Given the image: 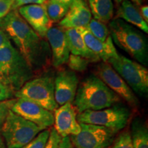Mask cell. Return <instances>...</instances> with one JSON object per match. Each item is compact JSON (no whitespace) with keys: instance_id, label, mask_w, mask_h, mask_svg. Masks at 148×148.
Wrapping results in <instances>:
<instances>
[{"instance_id":"1","label":"cell","mask_w":148,"mask_h":148,"mask_svg":"<svg viewBox=\"0 0 148 148\" xmlns=\"http://www.w3.org/2000/svg\"><path fill=\"white\" fill-rule=\"evenodd\" d=\"M0 28L14 42L16 49L33 71L45 69L51 64L48 42L33 30L17 10H11L0 19Z\"/></svg>"},{"instance_id":"2","label":"cell","mask_w":148,"mask_h":148,"mask_svg":"<svg viewBox=\"0 0 148 148\" xmlns=\"http://www.w3.org/2000/svg\"><path fill=\"white\" fill-rule=\"evenodd\" d=\"M121 98L97 75L84 79L77 87L73 106L77 113L86 110H99L119 103Z\"/></svg>"},{"instance_id":"3","label":"cell","mask_w":148,"mask_h":148,"mask_svg":"<svg viewBox=\"0 0 148 148\" xmlns=\"http://www.w3.org/2000/svg\"><path fill=\"white\" fill-rule=\"evenodd\" d=\"M110 36L114 43L128 53L138 63L147 65V41L136 27L120 18H113L109 23Z\"/></svg>"},{"instance_id":"4","label":"cell","mask_w":148,"mask_h":148,"mask_svg":"<svg viewBox=\"0 0 148 148\" xmlns=\"http://www.w3.org/2000/svg\"><path fill=\"white\" fill-rule=\"evenodd\" d=\"M33 71L10 41L0 49V78L14 91L32 79Z\"/></svg>"},{"instance_id":"5","label":"cell","mask_w":148,"mask_h":148,"mask_svg":"<svg viewBox=\"0 0 148 148\" xmlns=\"http://www.w3.org/2000/svg\"><path fill=\"white\" fill-rule=\"evenodd\" d=\"M1 130L7 148H22L43 130L10 110Z\"/></svg>"},{"instance_id":"6","label":"cell","mask_w":148,"mask_h":148,"mask_svg":"<svg viewBox=\"0 0 148 148\" xmlns=\"http://www.w3.org/2000/svg\"><path fill=\"white\" fill-rule=\"evenodd\" d=\"M14 95L16 98L32 101L51 112L58 108L54 97V77L51 75L27 81L14 92Z\"/></svg>"},{"instance_id":"7","label":"cell","mask_w":148,"mask_h":148,"mask_svg":"<svg viewBox=\"0 0 148 148\" xmlns=\"http://www.w3.org/2000/svg\"><path fill=\"white\" fill-rule=\"evenodd\" d=\"M131 116L130 110L121 104L99 110H86L77 115L79 123L103 126L117 133L125 128Z\"/></svg>"},{"instance_id":"8","label":"cell","mask_w":148,"mask_h":148,"mask_svg":"<svg viewBox=\"0 0 148 148\" xmlns=\"http://www.w3.org/2000/svg\"><path fill=\"white\" fill-rule=\"evenodd\" d=\"M132 91L140 95L148 92V71L143 64L119 55L108 62Z\"/></svg>"},{"instance_id":"9","label":"cell","mask_w":148,"mask_h":148,"mask_svg":"<svg viewBox=\"0 0 148 148\" xmlns=\"http://www.w3.org/2000/svg\"><path fill=\"white\" fill-rule=\"evenodd\" d=\"M78 134L69 136L75 148H109L113 143L116 132L100 125L79 123Z\"/></svg>"},{"instance_id":"10","label":"cell","mask_w":148,"mask_h":148,"mask_svg":"<svg viewBox=\"0 0 148 148\" xmlns=\"http://www.w3.org/2000/svg\"><path fill=\"white\" fill-rule=\"evenodd\" d=\"M10 110L37 126L46 130L54 123L52 112L26 99L16 98L8 100Z\"/></svg>"},{"instance_id":"11","label":"cell","mask_w":148,"mask_h":148,"mask_svg":"<svg viewBox=\"0 0 148 148\" xmlns=\"http://www.w3.org/2000/svg\"><path fill=\"white\" fill-rule=\"evenodd\" d=\"M97 76L106 84L108 88L131 106L137 107L138 100L132 90L129 87L123 78L108 62H101L96 67Z\"/></svg>"},{"instance_id":"12","label":"cell","mask_w":148,"mask_h":148,"mask_svg":"<svg viewBox=\"0 0 148 148\" xmlns=\"http://www.w3.org/2000/svg\"><path fill=\"white\" fill-rule=\"evenodd\" d=\"M79 79L71 70H62L54 77V97L57 104L73 103L78 87Z\"/></svg>"},{"instance_id":"13","label":"cell","mask_w":148,"mask_h":148,"mask_svg":"<svg viewBox=\"0 0 148 148\" xmlns=\"http://www.w3.org/2000/svg\"><path fill=\"white\" fill-rule=\"evenodd\" d=\"M45 38L51 50V64L58 68L67 63L70 51L64 29L59 25L51 26L47 31Z\"/></svg>"},{"instance_id":"14","label":"cell","mask_w":148,"mask_h":148,"mask_svg":"<svg viewBox=\"0 0 148 148\" xmlns=\"http://www.w3.org/2000/svg\"><path fill=\"white\" fill-rule=\"evenodd\" d=\"M17 10L33 30L40 38H45L47 31L52 26V22L48 17L44 3L23 5Z\"/></svg>"},{"instance_id":"15","label":"cell","mask_w":148,"mask_h":148,"mask_svg":"<svg viewBox=\"0 0 148 148\" xmlns=\"http://www.w3.org/2000/svg\"><path fill=\"white\" fill-rule=\"evenodd\" d=\"M54 129L62 138L78 134L81 130L77 112L71 103H66L54 110Z\"/></svg>"},{"instance_id":"16","label":"cell","mask_w":148,"mask_h":148,"mask_svg":"<svg viewBox=\"0 0 148 148\" xmlns=\"http://www.w3.org/2000/svg\"><path fill=\"white\" fill-rule=\"evenodd\" d=\"M91 18V12L85 0H74L58 25L64 29L86 27Z\"/></svg>"},{"instance_id":"17","label":"cell","mask_w":148,"mask_h":148,"mask_svg":"<svg viewBox=\"0 0 148 148\" xmlns=\"http://www.w3.org/2000/svg\"><path fill=\"white\" fill-rule=\"evenodd\" d=\"M77 29L82 34L88 49L95 53L103 62H108L110 59L116 58L119 56L110 35H109L106 41L101 42L95 38L86 27H79Z\"/></svg>"},{"instance_id":"18","label":"cell","mask_w":148,"mask_h":148,"mask_svg":"<svg viewBox=\"0 0 148 148\" xmlns=\"http://www.w3.org/2000/svg\"><path fill=\"white\" fill-rule=\"evenodd\" d=\"M114 18H120L132 26L148 33V25L140 14L138 5L129 0H123L119 6Z\"/></svg>"},{"instance_id":"19","label":"cell","mask_w":148,"mask_h":148,"mask_svg":"<svg viewBox=\"0 0 148 148\" xmlns=\"http://www.w3.org/2000/svg\"><path fill=\"white\" fill-rule=\"evenodd\" d=\"M64 31L70 53L86 58L90 62H97L100 60L95 53L88 49L77 28L64 29Z\"/></svg>"},{"instance_id":"20","label":"cell","mask_w":148,"mask_h":148,"mask_svg":"<svg viewBox=\"0 0 148 148\" xmlns=\"http://www.w3.org/2000/svg\"><path fill=\"white\" fill-rule=\"evenodd\" d=\"M93 18L106 23L113 18L114 6L112 0H88Z\"/></svg>"},{"instance_id":"21","label":"cell","mask_w":148,"mask_h":148,"mask_svg":"<svg viewBox=\"0 0 148 148\" xmlns=\"http://www.w3.org/2000/svg\"><path fill=\"white\" fill-rule=\"evenodd\" d=\"M130 132L133 148H148L147 127L141 119H134Z\"/></svg>"},{"instance_id":"22","label":"cell","mask_w":148,"mask_h":148,"mask_svg":"<svg viewBox=\"0 0 148 148\" xmlns=\"http://www.w3.org/2000/svg\"><path fill=\"white\" fill-rule=\"evenodd\" d=\"M46 12L50 21L53 23H59L67 13L69 6L60 3L54 0H46L44 3Z\"/></svg>"},{"instance_id":"23","label":"cell","mask_w":148,"mask_h":148,"mask_svg":"<svg viewBox=\"0 0 148 148\" xmlns=\"http://www.w3.org/2000/svg\"><path fill=\"white\" fill-rule=\"evenodd\" d=\"M86 28L95 38H97L98 40L101 42L106 41L110 34V31H109L108 27L106 26V23H102L94 18H91Z\"/></svg>"},{"instance_id":"24","label":"cell","mask_w":148,"mask_h":148,"mask_svg":"<svg viewBox=\"0 0 148 148\" xmlns=\"http://www.w3.org/2000/svg\"><path fill=\"white\" fill-rule=\"evenodd\" d=\"M90 61L86 58L70 53L67 63L68 66L73 71L82 72L86 69Z\"/></svg>"},{"instance_id":"25","label":"cell","mask_w":148,"mask_h":148,"mask_svg":"<svg viewBox=\"0 0 148 148\" xmlns=\"http://www.w3.org/2000/svg\"><path fill=\"white\" fill-rule=\"evenodd\" d=\"M50 130H43L39 134L22 148H45L49 138Z\"/></svg>"},{"instance_id":"26","label":"cell","mask_w":148,"mask_h":148,"mask_svg":"<svg viewBox=\"0 0 148 148\" xmlns=\"http://www.w3.org/2000/svg\"><path fill=\"white\" fill-rule=\"evenodd\" d=\"M111 148H133L130 131L122 132L114 140Z\"/></svg>"},{"instance_id":"27","label":"cell","mask_w":148,"mask_h":148,"mask_svg":"<svg viewBox=\"0 0 148 148\" xmlns=\"http://www.w3.org/2000/svg\"><path fill=\"white\" fill-rule=\"evenodd\" d=\"M14 91L0 78V101L8 100L12 97Z\"/></svg>"},{"instance_id":"28","label":"cell","mask_w":148,"mask_h":148,"mask_svg":"<svg viewBox=\"0 0 148 148\" xmlns=\"http://www.w3.org/2000/svg\"><path fill=\"white\" fill-rule=\"evenodd\" d=\"M61 139L62 137L58 134L54 128H52L50 130L49 138L45 148H58Z\"/></svg>"},{"instance_id":"29","label":"cell","mask_w":148,"mask_h":148,"mask_svg":"<svg viewBox=\"0 0 148 148\" xmlns=\"http://www.w3.org/2000/svg\"><path fill=\"white\" fill-rule=\"evenodd\" d=\"M13 3V0H0V19L10 12Z\"/></svg>"},{"instance_id":"30","label":"cell","mask_w":148,"mask_h":148,"mask_svg":"<svg viewBox=\"0 0 148 148\" xmlns=\"http://www.w3.org/2000/svg\"><path fill=\"white\" fill-rule=\"evenodd\" d=\"M46 0H15L12 5L11 10H17L20 7L29 4H42Z\"/></svg>"},{"instance_id":"31","label":"cell","mask_w":148,"mask_h":148,"mask_svg":"<svg viewBox=\"0 0 148 148\" xmlns=\"http://www.w3.org/2000/svg\"><path fill=\"white\" fill-rule=\"evenodd\" d=\"M10 110L8 100L0 101V127L2 126L3 122Z\"/></svg>"},{"instance_id":"32","label":"cell","mask_w":148,"mask_h":148,"mask_svg":"<svg viewBox=\"0 0 148 148\" xmlns=\"http://www.w3.org/2000/svg\"><path fill=\"white\" fill-rule=\"evenodd\" d=\"M58 148H74L69 136L62 138Z\"/></svg>"},{"instance_id":"33","label":"cell","mask_w":148,"mask_h":148,"mask_svg":"<svg viewBox=\"0 0 148 148\" xmlns=\"http://www.w3.org/2000/svg\"><path fill=\"white\" fill-rule=\"evenodd\" d=\"M10 40L8 38V35L5 34V32L2 29L0 28V49L5 45L7 42H10Z\"/></svg>"},{"instance_id":"34","label":"cell","mask_w":148,"mask_h":148,"mask_svg":"<svg viewBox=\"0 0 148 148\" xmlns=\"http://www.w3.org/2000/svg\"><path fill=\"white\" fill-rule=\"evenodd\" d=\"M139 10L142 17L143 18V19L145 20L146 23H147L148 22V6L147 5H143V6L140 7Z\"/></svg>"},{"instance_id":"35","label":"cell","mask_w":148,"mask_h":148,"mask_svg":"<svg viewBox=\"0 0 148 148\" xmlns=\"http://www.w3.org/2000/svg\"><path fill=\"white\" fill-rule=\"evenodd\" d=\"M114 1H115V2L117 3V4H119V3H121V1H123V0H114ZM129 1H132V3H134V4L138 5H138H141L143 2V0H129Z\"/></svg>"},{"instance_id":"36","label":"cell","mask_w":148,"mask_h":148,"mask_svg":"<svg viewBox=\"0 0 148 148\" xmlns=\"http://www.w3.org/2000/svg\"><path fill=\"white\" fill-rule=\"evenodd\" d=\"M54 1L60 3H62V4L68 5V6H70L71 5V3L74 1V0H54Z\"/></svg>"},{"instance_id":"37","label":"cell","mask_w":148,"mask_h":148,"mask_svg":"<svg viewBox=\"0 0 148 148\" xmlns=\"http://www.w3.org/2000/svg\"><path fill=\"white\" fill-rule=\"evenodd\" d=\"M0 148H6L5 146L4 143H3V139L1 138V136H0Z\"/></svg>"},{"instance_id":"38","label":"cell","mask_w":148,"mask_h":148,"mask_svg":"<svg viewBox=\"0 0 148 148\" xmlns=\"http://www.w3.org/2000/svg\"><path fill=\"white\" fill-rule=\"evenodd\" d=\"M13 1H15V0H13Z\"/></svg>"}]
</instances>
